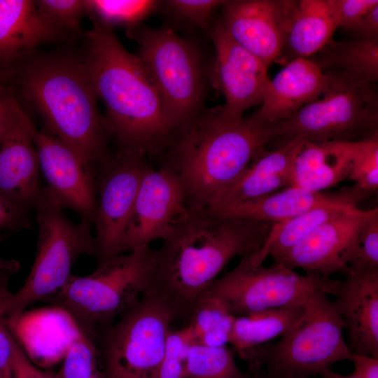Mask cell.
Instances as JSON below:
<instances>
[{
  "mask_svg": "<svg viewBox=\"0 0 378 378\" xmlns=\"http://www.w3.org/2000/svg\"><path fill=\"white\" fill-rule=\"evenodd\" d=\"M91 20L82 58L105 106L108 136L117 141L120 152L145 155L168 148L180 133L144 63L125 48L112 26Z\"/></svg>",
  "mask_w": 378,
  "mask_h": 378,
  "instance_id": "obj_1",
  "label": "cell"
},
{
  "mask_svg": "<svg viewBox=\"0 0 378 378\" xmlns=\"http://www.w3.org/2000/svg\"><path fill=\"white\" fill-rule=\"evenodd\" d=\"M275 223L192 209L156 249L151 290L187 321L218 274L235 257L260 251Z\"/></svg>",
  "mask_w": 378,
  "mask_h": 378,
  "instance_id": "obj_2",
  "label": "cell"
},
{
  "mask_svg": "<svg viewBox=\"0 0 378 378\" xmlns=\"http://www.w3.org/2000/svg\"><path fill=\"white\" fill-rule=\"evenodd\" d=\"M8 71L22 97L43 119L46 130L73 148L90 165L106 164L108 136L97 96L83 58L55 52L28 56Z\"/></svg>",
  "mask_w": 378,
  "mask_h": 378,
  "instance_id": "obj_3",
  "label": "cell"
},
{
  "mask_svg": "<svg viewBox=\"0 0 378 378\" xmlns=\"http://www.w3.org/2000/svg\"><path fill=\"white\" fill-rule=\"evenodd\" d=\"M274 139L272 125L253 116L230 120L218 109L201 114L169 149L167 165L179 179L192 209L213 206Z\"/></svg>",
  "mask_w": 378,
  "mask_h": 378,
  "instance_id": "obj_4",
  "label": "cell"
},
{
  "mask_svg": "<svg viewBox=\"0 0 378 378\" xmlns=\"http://www.w3.org/2000/svg\"><path fill=\"white\" fill-rule=\"evenodd\" d=\"M156 249L134 248L99 263L86 276L71 274L46 300L67 313L77 329L96 340L102 329L134 307L152 289Z\"/></svg>",
  "mask_w": 378,
  "mask_h": 378,
  "instance_id": "obj_5",
  "label": "cell"
},
{
  "mask_svg": "<svg viewBox=\"0 0 378 378\" xmlns=\"http://www.w3.org/2000/svg\"><path fill=\"white\" fill-rule=\"evenodd\" d=\"M328 296L323 291L314 293L303 316L278 342L242 351L239 357L256 372L265 367L269 378H312L337 362L350 360L353 353L342 321Z\"/></svg>",
  "mask_w": 378,
  "mask_h": 378,
  "instance_id": "obj_6",
  "label": "cell"
},
{
  "mask_svg": "<svg viewBox=\"0 0 378 378\" xmlns=\"http://www.w3.org/2000/svg\"><path fill=\"white\" fill-rule=\"evenodd\" d=\"M34 207L38 225L36 256L24 285L8 302V324L17 321L31 304L57 293L72 274L80 256H96L90 223L84 220L71 222L63 205L46 187L41 188Z\"/></svg>",
  "mask_w": 378,
  "mask_h": 378,
  "instance_id": "obj_7",
  "label": "cell"
},
{
  "mask_svg": "<svg viewBox=\"0 0 378 378\" xmlns=\"http://www.w3.org/2000/svg\"><path fill=\"white\" fill-rule=\"evenodd\" d=\"M126 35L139 45L137 55L181 134L202 114L206 72L200 52L192 42L165 26L139 23L128 27Z\"/></svg>",
  "mask_w": 378,
  "mask_h": 378,
  "instance_id": "obj_8",
  "label": "cell"
},
{
  "mask_svg": "<svg viewBox=\"0 0 378 378\" xmlns=\"http://www.w3.org/2000/svg\"><path fill=\"white\" fill-rule=\"evenodd\" d=\"M327 86L319 97L272 125L274 138L309 142L362 141L378 138L377 96L372 84L336 71H323Z\"/></svg>",
  "mask_w": 378,
  "mask_h": 378,
  "instance_id": "obj_9",
  "label": "cell"
},
{
  "mask_svg": "<svg viewBox=\"0 0 378 378\" xmlns=\"http://www.w3.org/2000/svg\"><path fill=\"white\" fill-rule=\"evenodd\" d=\"M173 307L150 290L97 334L104 378H157L172 324Z\"/></svg>",
  "mask_w": 378,
  "mask_h": 378,
  "instance_id": "obj_10",
  "label": "cell"
},
{
  "mask_svg": "<svg viewBox=\"0 0 378 378\" xmlns=\"http://www.w3.org/2000/svg\"><path fill=\"white\" fill-rule=\"evenodd\" d=\"M258 251L241 258L238 265L209 287L206 295L218 300L234 316L267 309L304 305L318 291L333 295L340 280L314 273H297L274 262L262 265Z\"/></svg>",
  "mask_w": 378,
  "mask_h": 378,
  "instance_id": "obj_11",
  "label": "cell"
},
{
  "mask_svg": "<svg viewBox=\"0 0 378 378\" xmlns=\"http://www.w3.org/2000/svg\"><path fill=\"white\" fill-rule=\"evenodd\" d=\"M94 220L98 263L124 253L123 242L136 195L150 167L144 155L120 152L103 164Z\"/></svg>",
  "mask_w": 378,
  "mask_h": 378,
  "instance_id": "obj_12",
  "label": "cell"
},
{
  "mask_svg": "<svg viewBox=\"0 0 378 378\" xmlns=\"http://www.w3.org/2000/svg\"><path fill=\"white\" fill-rule=\"evenodd\" d=\"M190 211L181 183L169 168L146 170L126 229L123 251L164 239Z\"/></svg>",
  "mask_w": 378,
  "mask_h": 378,
  "instance_id": "obj_13",
  "label": "cell"
},
{
  "mask_svg": "<svg viewBox=\"0 0 378 378\" xmlns=\"http://www.w3.org/2000/svg\"><path fill=\"white\" fill-rule=\"evenodd\" d=\"M216 59L213 80L225 104L218 109L230 120H240L250 107L261 104L270 80L267 67L255 55L235 42L220 22L210 29Z\"/></svg>",
  "mask_w": 378,
  "mask_h": 378,
  "instance_id": "obj_14",
  "label": "cell"
},
{
  "mask_svg": "<svg viewBox=\"0 0 378 378\" xmlns=\"http://www.w3.org/2000/svg\"><path fill=\"white\" fill-rule=\"evenodd\" d=\"M47 188L63 205L82 220L94 223L96 186L89 164L73 148L46 130L33 137Z\"/></svg>",
  "mask_w": 378,
  "mask_h": 378,
  "instance_id": "obj_15",
  "label": "cell"
},
{
  "mask_svg": "<svg viewBox=\"0 0 378 378\" xmlns=\"http://www.w3.org/2000/svg\"><path fill=\"white\" fill-rule=\"evenodd\" d=\"M295 1H224L220 22L229 36L268 68L284 52Z\"/></svg>",
  "mask_w": 378,
  "mask_h": 378,
  "instance_id": "obj_16",
  "label": "cell"
},
{
  "mask_svg": "<svg viewBox=\"0 0 378 378\" xmlns=\"http://www.w3.org/2000/svg\"><path fill=\"white\" fill-rule=\"evenodd\" d=\"M370 210L358 208L328 220L274 262L292 270L300 268L324 278L337 273L346 275L353 244Z\"/></svg>",
  "mask_w": 378,
  "mask_h": 378,
  "instance_id": "obj_17",
  "label": "cell"
},
{
  "mask_svg": "<svg viewBox=\"0 0 378 378\" xmlns=\"http://www.w3.org/2000/svg\"><path fill=\"white\" fill-rule=\"evenodd\" d=\"M36 131L24 113L0 134V192L27 209L34 206L41 191Z\"/></svg>",
  "mask_w": 378,
  "mask_h": 378,
  "instance_id": "obj_18",
  "label": "cell"
},
{
  "mask_svg": "<svg viewBox=\"0 0 378 378\" xmlns=\"http://www.w3.org/2000/svg\"><path fill=\"white\" fill-rule=\"evenodd\" d=\"M340 280L334 305L353 354L378 358V273H349Z\"/></svg>",
  "mask_w": 378,
  "mask_h": 378,
  "instance_id": "obj_19",
  "label": "cell"
},
{
  "mask_svg": "<svg viewBox=\"0 0 378 378\" xmlns=\"http://www.w3.org/2000/svg\"><path fill=\"white\" fill-rule=\"evenodd\" d=\"M327 84V75L315 61L293 59L270 79L261 107L253 116L265 125L277 123L320 97Z\"/></svg>",
  "mask_w": 378,
  "mask_h": 378,
  "instance_id": "obj_20",
  "label": "cell"
},
{
  "mask_svg": "<svg viewBox=\"0 0 378 378\" xmlns=\"http://www.w3.org/2000/svg\"><path fill=\"white\" fill-rule=\"evenodd\" d=\"M369 195L355 186L332 192L290 186L256 199L206 209L223 217L278 224L323 204L346 200L361 202Z\"/></svg>",
  "mask_w": 378,
  "mask_h": 378,
  "instance_id": "obj_21",
  "label": "cell"
},
{
  "mask_svg": "<svg viewBox=\"0 0 378 378\" xmlns=\"http://www.w3.org/2000/svg\"><path fill=\"white\" fill-rule=\"evenodd\" d=\"M66 35L38 12L34 1L0 0V70L31 55L39 45Z\"/></svg>",
  "mask_w": 378,
  "mask_h": 378,
  "instance_id": "obj_22",
  "label": "cell"
},
{
  "mask_svg": "<svg viewBox=\"0 0 378 378\" xmlns=\"http://www.w3.org/2000/svg\"><path fill=\"white\" fill-rule=\"evenodd\" d=\"M362 141H304L293 162L290 185L323 192L347 179Z\"/></svg>",
  "mask_w": 378,
  "mask_h": 378,
  "instance_id": "obj_23",
  "label": "cell"
},
{
  "mask_svg": "<svg viewBox=\"0 0 378 378\" xmlns=\"http://www.w3.org/2000/svg\"><path fill=\"white\" fill-rule=\"evenodd\" d=\"M303 142L293 139L277 149L262 150L210 208L256 199L290 186L293 162Z\"/></svg>",
  "mask_w": 378,
  "mask_h": 378,
  "instance_id": "obj_24",
  "label": "cell"
},
{
  "mask_svg": "<svg viewBox=\"0 0 378 378\" xmlns=\"http://www.w3.org/2000/svg\"><path fill=\"white\" fill-rule=\"evenodd\" d=\"M337 29L328 0L295 1L287 24L284 50L286 48L293 59L314 55L331 41Z\"/></svg>",
  "mask_w": 378,
  "mask_h": 378,
  "instance_id": "obj_25",
  "label": "cell"
},
{
  "mask_svg": "<svg viewBox=\"0 0 378 378\" xmlns=\"http://www.w3.org/2000/svg\"><path fill=\"white\" fill-rule=\"evenodd\" d=\"M306 304L267 309L234 316L229 344L234 351L239 354L281 337L301 319Z\"/></svg>",
  "mask_w": 378,
  "mask_h": 378,
  "instance_id": "obj_26",
  "label": "cell"
},
{
  "mask_svg": "<svg viewBox=\"0 0 378 378\" xmlns=\"http://www.w3.org/2000/svg\"><path fill=\"white\" fill-rule=\"evenodd\" d=\"M315 61L323 70L372 84L378 80V39L330 41Z\"/></svg>",
  "mask_w": 378,
  "mask_h": 378,
  "instance_id": "obj_27",
  "label": "cell"
},
{
  "mask_svg": "<svg viewBox=\"0 0 378 378\" xmlns=\"http://www.w3.org/2000/svg\"><path fill=\"white\" fill-rule=\"evenodd\" d=\"M358 200L321 204L284 223L275 224L262 248L274 261L330 219L358 209Z\"/></svg>",
  "mask_w": 378,
  "mask_h": 378,
  "instance_id": "obj_28",
  "label": "cell"
},
{
  "mask_svg": "<svg viewBox=\"0 0 378 378\" xmlns=\"http://www.w3.org/2000/svg\"><path fill=\"white\" fill-rule=\"evenodd\" d=\"M234 316L216 298L205 295L193 309L186 326L192 342L227 346Z\"/></svg>",
  "mask_w": 378,
  "mask_h": 378,
  "instance_id": "obj_29",
  "label": "cell"
},
{
  "mask_svg": "<svg viewBox=\"0 0 378 378\" xmlns=\"http://www.w3.org/2000/svg\"><path fill=\"white\" fill-rule=\"evenodd\" d=\"M234 350L197 342L189 344L181 378H251L237 366Z\"/></svg>",
  "mask_w": 378,
  "mask_h": 378,
  "instance_id": "obj_30",
  "label": "cell"
},
{
  "mask_svg": "<svg viewBox=\"0 0 378 378\" xmlns=\"http://www.w3.org/2000/svg\"><path fill=\"white\" fill-rule=\"evenodd\" d=\"M57 378H104L96 340L77 329Z\"/></svg>",
  "mask_w": 378,
  "mask_h": 378,
  "instance_id": "obj_31",
  "label": "cell"
},
{
  "mask_svg": "<svg viewBox=\"0 0 378 378\" xmlns=\"http://www.w3.org/2000/svg\"><path fill=\"white\" fill-rule=\"evenodd\" d=\"M85 3L90 19L112 27L124 24L127 27L140 23L160 4L151 0H88Z\"/></svg>",
  "mask_w": 378,
  "mask_h": 378,
  "instance_id": "obj_32",
  "label": "cell"
},
{
  "mask_svg": "<svg viewBox=\"0 0 378 378\" xmlns=\"http://www.w3.org/2000/svg\"><path fill=\"white\" fill-rule=\"evenodd\" d=\"M347 267V274L378 273L377 207L370 210L361 225L349 253Z\"/></svg>",
  "mask_w": 378,
  "mask_h": 378,
  "instance_id": "obj_33",
  "label": "cell"
},
{
  "mask_svg": "<svg viewBox=\"0 0 378 378\" xmlns=\"http://www.w3.org/2000/svg\"><path fill=\"white\" fill-rule=\"evenodd\" d=\"M20 270L15 260L0 258V377L10 378L13 335L7 321V307L13 293L10 290L12 276Z\"/></svg>",
  "mask_w": 378,
  "mask_h": 378,
  "instance_id": "obj_34",
  "label": "cell"
},
{
  "mask_svg": "<svg viewBox=\"0 0 378 378\" xmlns=\"http://www.w3.org/2000/svg\"><path fill=\"white\" fill-rule=\"evenodd\" d=\"M38 12L54 27L68 34L80 31V21L88 15L85 1H34Z\"/></svg>",
  "mask_w": 378,
  "mask_h": 378,
  "instance_id": "obj_35",
  "label": "cell"
},
{
  "mask_svg": "<svg viewBox=\"0 0 378 378\" xmlns=\"http://www.w3.org/2000/svg\"><path fill=\"white\" fill-rule=\"evenodd\" d=\"M356 187L371 194L378 188V138L364 141L347 177Z\"/></svg>",
  "mask_w": 378,
  "mask_h": 378,
  "instance_id": "obj_36",
  "label": "cell"
},
{
  "mask_svg": "<svg viewBox=\"0 0 378 378\" xmlns=\"http://www.w3.org/2000/svg\"><path fill=\"white\" fill-rule=\"evenodd\" d=\"M223 2L218 0H169L164 4L167 13L177 20L208 30L211 29L210 21L214 10Z\"/></svg>",
  "mask_w": 378,
  "mask_h": 378,
  "instance_id": "obj_37",
  "label": "cell"
},
{
  "mask_svg": "<svg viewBox=\"0 0 378 378\" xmlns=\"http://www.w3.org/2000/svg\"><path fill=\"white\" fill-rule=\"evenodd\" d=\"M190 343V337L185 327L171 329L157 378L182 377L186 356Z\"/></svg>",
  "mask_w": 378,
  "mask_h": 378,
  "instance_id": "obj_38",
  "label": "cell"
},
{
  "mask_svg": "<svg viewBox=\"0 0 378 378\" xmlns=\"http://www.w3.org/2000/svg\"><path fill=\"white\" fill-rule=\"evenodd\" d=\"M338 28L351 31L377 0H328Z\"/></svg>",
  "mask_w": 378,
  "mask_h": 378,
  "instance_id": "obj_39",
  "label": "cell"
},
{
  "mask_svg": "<svg viewBox=\"0 0 378 378\" xmlns=\"http://www.w3.org/2000/svg\"><path fill=\"white\" fill-rule=\"evenodd\" d=\"M27 211L0 192V232L28 227L29 220Z\"/></svg>",
  "mask_w": 378,
  "mask_h": 378,
  "instance_id": "obj_40",
  "label": "cell"
},
{
  "mask_svg": "<svg viewBox=\"0 0 378 378\" xmlns=\"http://www.w3.org/2000/svg\"><path fill=\"white\" fill-rule=\"evenodd\" d=\"M24 113L10 88L0 82V134Z\"/></svg>",
  "mask_w": 378,
  "mask_h": 378,
  "instance_id": "obj_41",
  "label": "cell"
},
{
  "mask_svg": "<svg viewBox=\"0 0 378 378\" xmlns=\"http://www.w3.org/2000/svg\"><path fill=\"white\" fill-rule=\"evenodd\" d=\"M356 39H378V4L372 6L351 31Z\"/></svg>",
  "mask_w": 378,
  "mask_h": 378,
  "instance_id": "obj_42",
  "label": "cell"
},
{
  "mask_svg": "<svg viewBox=\"0 0 378 378\" xmlns=\"http://www.w3.org/2000/svg\"><path fill=\"white\" fill-rule=\"evenodd\" d=\"M352 372L358 378H378V358L368 355L352 354Z\"/></svg>",
  "mask_w": 378,
  "mask_h": 378,
  "instance_id": "obj_43",
  "label": "cell"
},
{
  "mask_svg": "<svg viewBox=\"0 0 378 378\" xmlns=\"http://www.w3.org/2000/svg\"><path fill=\"white\" fill-rule=\"evenodd\" d=\"M26 369L30 378H57L56 375L52 373L36 368L29 358L26 363Z\"/></svg>",
  "mask_w": 378,
  "mask_h": 378,
  "instance_id": "obj_44",
  "label": "cell"
},
{
  "mask_svg": "<svg viewBox=\"0 0 378 378\" xmlns=\"http://www.w3.org/2000/svg\"><path fill=\"white\" fill-rule=\"evenodd\" d=\"M322 378H358L353 373L349 374H341L331 370H326L321 375Z\"/></svg>",
  "mask_w": 378,
  "mask_h": 378,
  "instance_id": "obj_45",
  "label": "cell"
},
{
  "mask_svg": "<svg viewBox=\"0 0 378 378\" xmlns=\"http://www.w3.org/2000/svg\"><path fill=\"white\" fill-rule=\"evenodd\" d=\"M10 378H25L20 370L11 362V375Z\"/></svg>",
  "mask_w": 378,
  "mask_h": 378,
  "instance_id": "obj_46",
  "label": "cell"
},
{
  "mask_svg": "<svg viewBox=\"0 0 378 378\" xmlns=\"http://www.w3.org/2000/svg\"><path fill=\"white\" fill-rule=\"evenodd\" d=\"M8 76V73L7 71L0 70V82L6 83Z\"/></svg>",
  "mask_w": 378,
  "mask_h": 378,
  "instance_id": "obj_47",
  "label": "cell"
},
{
  "mask_svg": "<svg viewBox=\"0 0 378 378\" xmlns=\"http://www.w3.org/2000/svg\"><path fill=\"white\" fill-rule=\"evenodd\" d=\"M273 378H310V377H273Z\"/></svg>",
  "mask_w": 378,
  "mask_h": 378,
  "instance_id": "obj_48",
  "label": "cell"
},
{
  "mask_svg": "<svg viewBox=\"0 0 378 378\" xmlns=\"http://www.w3.org/2000/svg\"><path fill=\"white\" fill-rule=\"evenodd\" d=\"M6 238V235H1L0 236V244L2 242V241Z\"/></svg>",
  "mask_w": 378,
  "mask_h": 378,
  "instance_id": "obj_49",
  "label": "cell"
},
{
  "mask_svg": "<svg viewBox=\"0 0 378 378\" xmlns=\"http://www.w3.org/2000/svg\"><path fill=\"white\" fill-rule=\"evenodd\" d=\"M253 378H259L258 374H255Z\"/></svg>",
  "mask_w": 378,
  "mask_h": 378,
  "instance_id": "obj_50",
  "label": "cell"
},
{
  "mask_svg": "<svg viewBox=\"0 0 378 378\" xmlns=\"http://www.w3.org/2000/svg\"><path fill=\"white\" fill-rule=\"evenodd\" d=\"M1 378V377H0Z\"/></svg>",
  "mask_w": 378,
  "mask_h": 378,
  "instance_id": "obj_51",
  "label": "cell"
}]
</instances>
